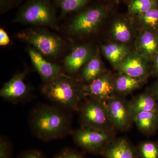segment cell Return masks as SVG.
<instances>
[{
	"mask_svg": "<svg viewBox=\"0 0 158 158\" xmlns=\"http://www.w3.org/2000/svg\"><path fill=\"white\" fill-rule=\"evenodd\" d=\"M56 9L53 0H26L20 7L13 22L56 29Z\"/></svg>",
	"mask_w": 158,
	"mask_h": 158,
	"instance_id": "3",
	"label": "cell"
},
{
	"mask_svg": "<svg viewBox=\"0 0 158 158\" xmlns=\"http://www.w3.org/2000/svg\"><path fill=\"white\" fill-rule=\"evenodd\" d=\"M114 78L111 73L106 72L87 85H83V93L85 98L95 99L106 103L111 97L116 94Z\"/></svg>",
	"mask_w": 158,
	"mask_h": 158,
	"instance_id": "9",
	"label": "cell"
},
{
	"mask_svg": "<svg viewBox=\"0 0 158 158\" xmlns=\"http://www.w3.org/2000/svg\"><path fill=\"white\" fill-rule=\"evenodd\" d=\"M53 158H86L82 153L70 148H65L57 153Z\"/></svg>",
	"mask_w": 158,
	"mask_h": 158,
	"instance_id": "26",
	"label": "cell"
},
{
	"mask_svg": "<svg viewBox=\"0 0 158 158\" xmlns=\"http://www.w3.org/2000/svg\"><path fill=\"white\" fill-rule=\"evenodd\" d=\"M156 7V0H134L130 4L129 11L132 14L141 15Z\"/></svg>",
	"mask_w": 158,
	"mask_h": 158,
	"instance_id": "25",
	"label": "cell"
},
{
	"mask_svg": "<svg viewBox=\"0 0 158 158\" xmlns=\"http://www.w3.org/2000/svg\"><path fill=\"white\" fill-rule=\"evenodd\" d=\"M98 55L95 54L86 64L81 74L83 82L89 83L106 72Z\"/></svg>",
	"mask_w": 158,
	"mask_h": 158,
	"instance_id": "20",
	"label": "cell"
},
{
	"mask_svg": "<svg viewBox=\"0 0 158 158\" xmlns=\"http://www.w3.org/2000/svg\"><path fill=\"white\" fill-rule=\"evenodd\" d=\"M139 158H158V142L145 141L136 146Z\"/></svg>",
	"mask_w": 158,
	"mask_h": 158,
	"instance_id": "23",
	"label": "cell"
},
{
	"mask_svg": "<svg viewBox=\"0 0 158 158\" xmlns=\"http://www.w3.org/2000/svg\"><path fill=\"white\" fill-rule=\"evenodd\" d=\"M28 53L33 65L44 83L65 75L60 66L47 61L42 54L35 48H29Z\"/></svg>",
	"mask_w": 158,
	"mask_h": 158,
	"instance_id": "11",
	"label": "cell"
},
{
	"mask_svg": "<svg viewBox=\"0 0 158 158\" xmlns=\"http://www.w3.org/2000/svg\"><path fill=\"white\" fill-rule=\"evenodd\" d=\"M149 60L137 52H130L117 68L118 73L146 81L151 74Z\"/></svg>",
	"mask_w": 158,
	"mask_h": 158,
	"instance_id": "10",
	"label": "cell"
},
{
	"mask_svg": "<svg viewBox=\"0 0 158 158\" xmlns=\"http://www.w3.org/2000/svg\"><path fill=\"white\" fill-rule=\"evenodd\" d=\"M102 49L105 56L116 69L130 52L127 47L116 44L102 46Z\"/></svg>",
	"mask_w": 158,
	"mask_h": 158,
	"instance_id": "19",
	"label": "cell"
},
{
	"mask_svg": "<svg viewBox=\"0 0 158 158\" xmlns=\"http://www.w3.org/2000/svg\"><path fill=\"white\" fill-rule=\"evenodd\" d=\"M150 90L154 94L158 101V79L157 81L153 85L152 88Z\"/></svg>",
	"mask_w": 158,
	"mask_h": 158,
	"instance_id": "32",
	"label": "cell"
},
{
	"mask_svg": "<svg viewBox=\"0 0 158 158\" xmlns=\"http://www.w3.org/2000/svg\"><path fill=\"white\" fill-rule=\"evenodd\" d=\"M133 123L142 134L151 136L158 130V113L141 112L133 115Z\"/></svg>",
	"mask_w": 158,
	"mask_h": 158,
	"instance_id": "16",
	"label": "cell"
},
{
	"mask_svg": "<svg viewBox=\"0 0 158 158\" xmlns=\"http://www.w3.org/2000/svg\"><path fill=\"white\" fill-rule=\"evenodd\" d=\"M83 86L76 80L65 75L44 83L42 92L46 97L57 104L78 111L85 98Z\"/></svg>",
	"mask_w": 158,
	"mask_h": 158,
	"instance_id": "2",
	"label": "cell"
},
{
	"mask_svg": "<svg viewBox=\"0 0 158 158\" xmlns=\"http://www.w3.org/2000/svg\"><path fill=\"white\" fill-rule=\"evenodd\" d=\"M112 34L113 38L121 43L128 42L131 38L129 27L124 21L118 20L113 23Z\"/></svg>",
	"mask_w": 158,
	"mask_h": 158,
	"instance_id": "22",
	"label": "cell"
},
{
	"mask_svg": "<svg viewBox=\"0 0 158 158\" xmlns=\"http://www.w3.org/2000/svg\"><path fill=\"white\" fill-rule=\"evenodd\" d=\"M144 81L118 73L114 78L115 93L122 96L130 94L140 88Z\"/></svg>",
	"mask_w": 158,
	"mask_h": 158,
	"instance_id": "18",
	"label": "cell"
},
{
	"mask_svg": "<svg viewBox=\"0 0 158 158\" xmlns=\"http://www.w3.org/2000/svg\"><path fill=\"white\" fill-rule=\"evenodd\" d=\"M102 156L104 158H139L136 147L124 138H114Z\"/></svg>",
	"mask_w": 158,
	"mask_h": 158,
	"instance_id": "14",
	"label": "cell"
},
{
	"mask_svg": "<svg viewBox=\"0 0 158 158\" xmlns=\"http://www.w3.org/2000/svg\"><path fill=\"white\" fill-rule=\"evenodd\" d=\"M151 74L158 79V54L153 60Z\"/></svg>",
	"mask_w": 158,
	"mask_h": 158,
	"instance_id": "31",
	"label": "cell"
},
{
	"mask_svg": "<svg viewBox=\"0 0 158 158\" xmlns=\"http://www.w3.org/2000/svg\"><path fill=\"white\" fill-rule=\"evenodd\" d=\"M94 55V49L91 45H82L76 47L64 59L65 70L72 74L76 73Z\"/></svg>",
	"mask_w": 158,
	"mask_h": 158,
	"instance_id": "13",
	"label": "cell"
},
{
	"mask_svg": "<svg viewBox=\"0 0 158 158\" xmlns=\"http://www.w3.org/2000/svg\"><path fill=\"white\" fill-rule=\"evenodd\" d=\"M26 73H19L4 84L0 96L6 100L16 103L23 100L28 95L29 90L25 83Z\"/></svg>",
	"mask_w": 158,
	"mask_h": 158,
	"instance_id": "12",
	"label": "cell"
},
{
	"mask_svg": "<svg viewBox=\"0 0 158 158\" xmlns=\"http://www.w3.org/2000/svg\"><path fill=\"white\" fill-rule=\"evenodd\" d=\"M10 43V38L6 31L3 29H0V45L6 46Z\"/></svg>",
	"mask_w": 158,
	"mask_h": 158,
	"instance_id": "30",
	"label": "cell"
},
{
	"mask_svg": "<svg viewBox=\"0 0 158 158\" xmlns=\"http://www.w3.org/2000/svg\"><path fill=\"white\" fill-rule=\"evenodd\" d=\"M106 14V9L100 6L90 7L80 11L71 21L69 33L74 35L90 34L98 28Z\"/></svg>",
	"mask_w": 158,
	"mask_h": 158,
	"instance_id": "7",
	"label": "cell"
},
{
	"mask_svg": "<svg viewBox=\"0 0 158 158\" xmlns=\"http://www.w3.org/2000/svg\"><path fill=\"white\" fill-rule=\"evenodd\" d=\"M136 52L152 61L158 54V32L145 29L135 41Z\"/></svg>",
	"mask_w": 158,
	"mask_h": 158,
	"instance_id": "15",
	"label": "cell"
},
{
	"mask_svg": "<svg viewBox=\"0 0 158 158\" xmlns=\"http://www.w3.org/2000/svg\"><path fill=\"white\" fill-rule=\"evenodd\" d=\"M78 111L81 125L106 131H116L110 120L106 103L86 98Z\"/></svg>",
	"mask_w": 158,
	"mask_h": 158,
	"instance_id": "6",
	"label": "cell"
},
{
	"mask_svg": "<svg viewBox=\"0 0 158 158\" xmlns=\"http://www.w3.org/2000/svg\"><path fill=\"white\" fill-rule=\"evenodd\" d=\"M17 158H47L45 155L37 149H29L21 153Z\"/></svg>",
	"mask_w": 158,
	"mask_h": 158,
	"instance_id": "29",
	"label": "cell"
},
{
	"mask_svg": "<svg viewBox=\"0 0 158 158\" xmlns=\"http://www.w3.org/2000/svg\"><path fill=\"white\" fill-rule=\"evenodd\" d=\"M12 145L6 138L1 137L0 139V158H11Z\"/></svg>",
	"mask_w": 158,
	"mask_h": 158,
	"instance_id": "27",
	"label": "cell"
},
{
	"mask_svg": "<svg viewBox=\"0 0 158 158\" xmlns=\"http://www.w3.org/2000/svg\"><path fill=\"white\" fill-rule=\"evenodd\" d=\"M115 131L81 125L74 131L72 136L74 142L83 150L102 156L108 144L116 138Z\"/></svg>",
	"mask_w": 158,
	"mask_h": 158,
	"instance_id": "4",
	"label": "cell"
},
{
	"mask_svg": "<svg viewBox=\"0 0 158 158\" xmlns=\"http://www.w3.org/2000/svg\"><path fill=\"white\" fill-rule=\"evenodd\" d=\"M106 105L115 129L122 132L129 129L134 123L129 101L123 96L115 94L108 100Z\"/></svg>",
	"mask_w": 158,
	"mask_h": 158,
	"instance_id": "8",
	"label": "cell"
},
{
	"mask_svg": "<svg viewBox=\"0 0 158 158\" xmlns=\"http://www.w3.org/2000/svg\"><path fill=\"white\" fill-rule=\"evenodd\" d=\"M140 20L145 29L158 32V8H153L141 15Z\"/></svg>",
	"mask_w": 158,
	"mask_h": 158,
	"instance_id": "24",
	"label": "cell"
},
{
	"mask_svg": "<svg viewBox=\"0 0 158 158\" xmlns=\"http://www.w3.org/2000/svg\"><path fill=\"white\" fill-rule=\"evenodd\" d=\"M70 120L62 110L50 106H41L33 111L30 126L37 138L49 141L62 138L70 128Z\"/></svg>",
	"mask_w": 158,
	"mask_h": 158,
	"instance_id": "1",
	"label": "cell"
},
{
	"mask_svg": "<svg viewBox=\"0 0 158 158\" xmlns=\"http://www.w3.org/2000/svg\"><path fill=\"white\" fill-rule=\"evenodd\" d=\"M129 102L133 115L141 112L158 113V101L150 90L134 97Z\"/></svg>",
	"mask_w": 158,
	"mask_h": 158,
	"instance_id": "17",
	"label": "cell"
},
{
	"mask_svg": "<svg viewBox=\"0 0 158 158\" xmlns=\"http://www.w3.org/2000/svg\"><path fill=\"white\" fill-rule=\"evenodd\" d=\"M26 0H0L1 14L6 13L23 4Z\"/></svg>",
	"mask_w": 158,
	"mask_h": 158,
	"instance_id": "28",
	"label": "cell"
},
{
	"mask_svg": "<svg viewBox=\"0 0 158 158\" xmlns=\"http://www.w3.org/2000/svg\"><path fill=\"white\" fill-rule=\"evenodd\" d=\"M90 0H53L56 8L60 9V17L64 18L83 9Z\"/></svg>",
	"mask_w": 158,
	"mask_h": 158,
	"instance_id": "21",
	"label": "cell"
},
{
	"mask_svg": "<svg viewBox=\"0 0 158 158\" xmlns=\"http://www.w3.org/2000/svg\"><path fill=\"white\" fill-rule=\"evenodd\" d=\"M17 37L33 45L42 55L55 58L64 48V42L59 36L40 29H30L19 32Z\"/></svg>",
	"mask_w": 158,
	"mask_h": 158,
	"instance_id": "5",
	"label": "cell"
}]
</instances>
